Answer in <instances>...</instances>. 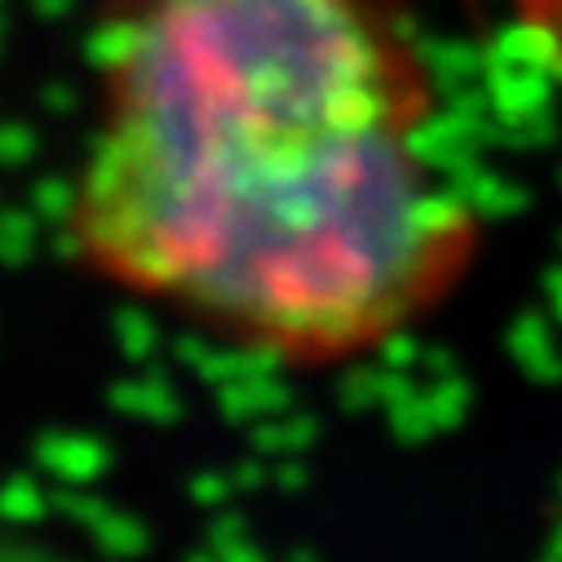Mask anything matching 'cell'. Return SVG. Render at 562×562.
Returning <instances> with one entry per match:
<instances>
[{
	"mask_svg": "<svg viewBox=\"0 0 562 562\" xmlns=\"http://www.w3.org/2000/svg\"><path fill=\"white\" fill-rule=\"evenodd\" d=\"M93 67L67 231L115 284L328 363L465 274L479 213L420 147L439 93L403 0H115Z\"/></svg>",
	"mask_w": 562,
	"mask_h": 562,
	"instance_id": "6da1fadb",
	"label": "cell"
}]
</instances>
